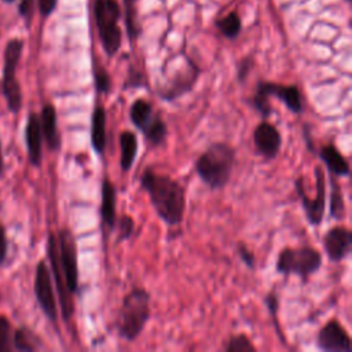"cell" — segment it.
Masks as SVG:
<instances>
[{"mask_svg": "<svg viewBox=\"0 0 352 352\" xmlns=\"http://www.w3.org/2000/svg\"><path fill=\"white\" fill-rule=\"evenodd\" d=\"M253 146L256 154L267 161L275 160L282 147V135L276 125L263 120L253 129Z\"/></svg>", "mask_w": 352, "mask_h": 352, "instance_id": "15", "label": "cell"}, {"mask_svg": "<svg viewBox=\"0 0 352 352\" xmlns=\"http://www.w3.org/2000/svg\"><path fill=\"white\" fill-rule=\"evenodd\" d=\"M12 346L16 351H37L41 348V340L33 330L28 327H18L12 333Z\"/></svg>", "mask_w": 352, "mask_h": 352, "instance_id": "24", "label": "cell"}, {"mask_svg": "<svg viewBox=\"0 0 352 352\" xmlns=\"http://www.w3.org/2000/svg\"><path fill=\"white\" fill-rule=\"evenodd\" d=\"M124 3V21L131 45L136 43L140 36V26L138 23V0H122Z\"/></svg>", "mask_w": 352, "mask_h": 352, "instance_id": "25", "label": "cell"}, {"mask_svg": "<svg viewBox=\"0 0 352 352\" xmlns=\"http://www.w3.org/2000/svg\"><path fill=\"white\" fill-rule=\"evenodd\" d=\"M106 124H107L106 109L100 102H96L91 116V146L99 158H103L106 151V144H107Z\"/></svg>", "mask_w": 352, "mask_h": 352, "instance_id": "19", "label": "cell"}, {"mask_svg": "<svg viewBox=\"0 0 352 352\" xmlns=\"http://www.w3.org/2000/svg\"><path fill=\"white\" fill-rule=\"evenodd\" d=\"M59 261L65 276L66 286L72 294L78 292V264H77V242L69 227L59 230L58 235Z\"/></svg>", "mask_w": 352, "mask_h": 352, "instance_id": "12", "label": "cell"}, {"mask_svg": "<svg viewBox=\"0 0 352 352\" xmlns=\"http://www.w3.org/2000/svg\"><path fill=\"white\" fill-rule=\"evenodd\" d=\"M346 1H349V0H346Z\"/></svg>", "mask_w": 352, "mask_h": 352, "instance_id": "40", "label": "cell"}, {"mask_svg": "<svg viewBox=\"0 0 352 352\" xmlns=\"http://www.w3.org/2000/svg\"><path fill=\"white\" fill-rule=\"evenodd\" d=\"M264 302L268 308V312L270 315L272 316V320H274V326L276 329V333H278V337L280 338V341L285 344V337L282 334V330H280V326H279V322H278V308H279V298H278V294L275 292H270L265 294V298H264Z\"/></svg>", "mask_w": 352, "mask_h": 352, "instance_id": "31", "label": "cell"}, {"mask_svg": "<svg viewBox=\"0 0 352 352\" xmlns=\"http://www.w3.org/2000/svg\"><path fill=\"white\" fill-rule=\"evenodd\" d=\"M7 257V234L3 224H0V265L6 261Z\"/></svg>", "mask_w": 352, "mask_h": 352, "instance_id": "36", "label": "cell"}, {"mask_svg": "<svg viewBox=\"0 0 352 352\" xmlns=\"http://www.w3.org/2000/svg\"><path fill=\"white\" fill-rule=\"evenodd\" d=\"M4 172V158H3V151H1V142H0V176Z\"/></svg>", "mask_w": 352, "mask_h": 352, "instance_id": "38", "label": "cell"}, {"mask_svg": "<svg viewBox=\"0 0 352 352\" xmlns=\"http://www.w3.org/2000/svg\"><path fill=\"white\" fill-rule=\"evenodd\" d=\"M94 84L99 94L107 95L111 92V77L110 73L99 63L94 62Z\"/></svg>", "mask_w": 352, "mask_h": 352, "instance_id": "29", "label": "cell"}, {"mask_svg": "<svg viewBox=\"0 0 352 352\" xmlns=\"http://www.w3.org/2000/svg\"><path fill=\"white\" fill-rule=\"evenodd\" d=\"M235 160L236 151L230 143L213 142L195 160L194 169L209 190H223L231 180Z\"/></svg>", "mask_w": 352, "mask_h": 352, "instance_id": "2", "label": "cell"}, {"mask_svg": "<svg viewBox=\"0 0 352 352\" xmlns=\"http://www.w3.org/2000/svg\"><path fill=\"white\" fill-rule=\"evenodd\" d=\"M23 51V41L21 38H11L4 48V67L1 78V91L11 113H18L22 107V89L16 78V66Z\"/></svg>", "mask_w": 352, "mask_h": 352, "instance_id": "8", "label": "cell"}, {"mask_svg": "<svg viewBox=\"0 0 352 352\" xmlns=\"http://www.w3.org/2000/svg\"><path fill=\"white\" fill-rule=\"evenodd\" d=\"M26 150L29 162L38 168L43 161V133L40 126V117L37 113L30 111L28 116V122L25 128Z\"/></svg>", "mask_w": 352, "mask_h": 352, "instance_id": "17", "label": "cell"}, {"mask_svg": "<svg viewBox=\"0 0 352 352\" xmlns=\"http://www.w3.org/2000/svg\"><path fill=\"white\" fill-rule=\"evenodd\" d=\"M38 117L43 140L51 151H58L62 146V138L58 129V116L55 106L52 103H45L41 107V113Z\"/></svg>", "mask_w": 352, "mask_h": 352, "instance_id": "18", "label": "cell"}, {"mask_svg": "<svg viewBox=\"0 0 352 352\" xmlns=\"http://www.w3.org/2000/svg\"><path fill=\"white\" fill-rule=\"evenodd\" d=\"M314 176H315V197L309 198L304 190V179L300 176L294 180V187L297 191V195L300 198L304 214L307 221L318 227L322 224L326 213V176L324 170L320 165H315L314 168Z\"/></svg>", "mask_w": 352, "mask_h": 352, "instance_id": "9", "label": "cell"}, {"mask_svg": "<svg viewBox=\"0 0 352 352\" xmlns=\"http://www.w3.org/2000/svg\"><path fill=\"white\" fill-rule=\"evenodd\" d=\"M216 28L220 30V33L230 40H234L239 36L242 30V21L236 11H231L223 18L216 21Z\"/></svg>", "mask_w": 352, "mask_h": 352, "instance_id": "26", "label": "cell"}, {"mask_svg": "<svg viewBox=\"0 0 352 352\" xmlns=\"http://www.w3.org/2000/svg\"><path fill=\"white\" fill-rule=\"evenodd\" d=\"M118 144H120V168L122 172H129L136 161L139 142L138 136L131 129H124L118 135Z\"/></svg>", "mask_w": 352, "mask_h": 352, "instance_id": "22", "label": "cell"}, {"mask_svg": "<svg viewBox=\"0 0 352 352\" xmlns=\"http://www.w3.org/2000/svg\"><path fill=\"white\" fill-rule=\"evenodd\" d=\"M318 157L327 168L329 173L336 177H348L351 175V168L348 160L337 148L334 143H326L318 150Z\"/></svg>", "mask_w": 352, "mask_h": 352, "instance_id": "21", "label": "cell"}, {"mask_svg": "<svg viewBox=\"0 0 352 352\" xmlns=\"http://www.w3.org/2000/svg\"><path fill=\"white\" fill-rule=\"evenodd\" d=\"M322 253L311 245L296 248L285 246L278 253L275 270L285 278L296 275L302 283H307L309 278L322 268Z\"/></svg>", "mask_w": 352, "mask_h": 352, "instance_id": "5", "label": "cell"}, {"mask_svg": "<svg viewBox=\"0 0 352 352\" xmlns=\"http://www.w3.org/2000/svg\"><path fill=\"white\" fill-rule=\"evenodd\" d=\"M330 184H331V191H330V217L336 221H341L346 216V206H345V199L342 194V188L337 182V177L330 175Z\"/></svg>", "mask_w": 352, "mask_h": 352, "instance_id": "23", "label": "cell"}, {"mask_svg": "<svg viewBox=\"0 0 352 352\" xmlns=\"http://www.w3.org/2000/svg\"><path fill=\"white\" fill-rule=\"evenodd\" d=\"M223 351H226V352H256L257 348L254 346V344L246 334L239 333V334L231 336L226 341V344L223 345Z\"/></svg>", "mask_w": 352, "mask_h": 352, "instance_id": "27", "label": "cell"}, {"mask_svg": "<svg viewBox=\"0 0 352 352\" xmlns=\"http://www.w3.org/2000/svg\"><path fill=\"white\" fill-rule=\"evenodd\" d=\"M199 77L198 65L186 58V63L180 69L175 70L168 78L158 85L157 95L164 102H173L191 92Z\"/></svg>", "mask_w": 352, "mask_h": 352, "instance_id": "10", "label": "cell"}, {"mask_svg": "<svg viewBox=\"0 0 352 352\" xmlns=\"http://www.w3.org/2000/svg\"><path fill=\"white\" fill-rule=\"evenodd\" d=\"M132 125L144 136L150 147H161L168 136V125L161 113L146 98H136L128 111Z\"/></svg>", "mask_w": 352, "mask_h": 352, "instance_id": "7", "label": "cell"}, {"mask_svg": "<svg viewBox=\"0 0 352 352\" xmlns=\"http://www.w3.org/2000/svg\"><path fill=\"white\" fill-rule=\"evenodd\" d=\"M150 301L144 287H133L124 296L116 316V329L122 340L132 342L143 333L151 316Z\"/></svg>", "mask_w": 352, "mask_h": 352, "instance_id": "3", "label": "cell"}, {"mask_svg": "<svg viewBox=\"0 0 352 352\" xmlns=\"http://www.w3.org/2000/svg\"><path fill=\"white\" fill-rule=\"evenodd\" d=\"M32 11H33V0H21V3H19V14L23 18L30 19Z\"/></svg>", "mask_w": 352, "mask_h": 352, "instance_id": "37", "label": "cell"}, {"mask_svg": "<svg viewBox=\"0 0 352 352\" xmlns=\"http://www.w3.org/2000/svg\"><path fill=\"white\" fill-rule=\"evenodd\" d=\"M34 296L36 300L43 311V314L51 320L56 322L58 319V307H56V298L52 285V276L51 271L44 260H40L36 265L34 272Z\"/></svg>", "mask_w": 352, "mask_h": 352, "instance_id": "13", "label": "cell"}, {"mask_svg": "<svg viewBox=\"0 0 352 352\" xmlns=\"http://www.w3.org/2000/svg\"><path fill=\"white\" fill-rule=\"evenodd\" d=\"M270 98L282 102L293 114H301L304 111L302 95L297 85L260 80L256 84L254 94L249 98V103L263 120H267L274 113Z\"/></svg>", "mask_w": 352, "mask_h": 352, "instance_id": "4", "label": "cell"}, {"mask_svg": "<svg viewBox=\"0 0 352 352\" xmlns=\"http://www.w3.org/2000/svg\"><path fill=\"white\" fill-rule=\"evenodd\" d=\"M316 345L324 352H351V336L338 319H329L316 334Z\"/></svg>", "mask_w": 352, "mask_h": 352, "instance_id": "14", "label": "cell"}, {"mask_svg": "<svg viewBox=\"0 0 352 352\" xmlns=\"http://www.w3.org/2000/svg\"><path fill=\"white\" fill-rule=\"evenodd\" d=\"M252 69H253V58L252 56L242 58L239 65H238V69H236V78H238V81L243 82L249 77Z\"/></svg>", "mask_w": 352, "mask_h": 352, "instance_id": "33", "label": "cell"}, {"mask_svg": "<svg viewBox=\"0 0 352 352\" xmlns=\"http://www.w3.org/2000/svg\"><path fill=\"white\" fill-rule=\"evenodd\" d=\"M236 253L239 256V258L242 260V263L250 268V270H254L256 268V257H254V253L248 248V245L243 242V241H239L236 243Z\"/></svg>", "mask_w": 352, "mask_h": 352, "instance_id": "32", "label": "cell"}, {"mask_svg": "<svg viewBox=\"0 0 352 352\" xmlns=\"http://www.w3.org/2000/svg\"><path fill=\"white\" fill-rule=\"evenodd\" d=\"M114 231L117 234L116 243L128 241L133 235V232H135V220H133V217H131L128 214H121L120 217L117 216Z\"/></svg>", "mask_w": 352, "mask_h": 352, "instance_id": "28", "label": "cell"}, {"mask_svg": "<svg viewBox=\"0 0 352 352\" xmlns=\"http://www.w3.org/2000/svg\"><path fill=\"white\" fill-rule=\"evenodd\" d=\"M12 327L7 316L0 315V352L12 351Z\"/></svg>", "mask_w": 352, "mask_h": 352, "instance_id": "30", "label": "cell"}, {"mask_svg": "<svg viewBox=\"0 0 352 352\" xmlns=\"http://www.w3.org/2000/svg\"><path fill=\"white\" fill-rule=\"evenodd\" d=\"M94 16L96 22L98 36L104 54L113 58L121 48L122 33L118 26L121 8L117 0H95Z\"/></svg>", "mask_w": 352, "mask_h": 352, "instance_id": "6", "label": "cell"}, {"mask_svg": "<svg viewBox=\"0 0 352 352\" xmlns=\"http://www.w3.org/2000/svg\"><path fill=\"white\" fill-rule=\"evenodd\" d=\"M47 256L51 264V276L55 280L59 304H60V314L62 319L65 322H69L74 314V302H73V294L69 292L65 276L62 272L60 261H59V248H58V238L55 232H50L47 238Z\"/></svg>", "mask_w": 352, "mask_h": 352, "instance_id": "11", "label": "cell"}, {"mask_svg": "<svg viewBox=\"0 0 352 352\" xmlns=\"http://www.w3.org/2000/svg\"><path fill=\"white\" fill-rule=\"evenodd\" d=\"M117 190L114 183L109 177L102 179L100 184V219L110 232L114 231L117 220Z\"/></svg>", "mask_w": 352, "mask_h": 352, "instance_id": "20", "label": "cell"}, {"mask_svg": "<svg viewBox=\"0 0 352 352\" xmlns=\"http://www.w3.org/2000/svg\"><path fill=\"white\" fill-rule=\"evenodd\" d=\"M139 183L146 191L157 216L169 227L182 224L186 212V187L168 173H160L147 166L139 176Z\"/></svg>", "mask_w": 352, "mask_h": 352, "instance_id": "1", "label": "cell"}, {"mask_svg": "<svg viewBox=\"0 0 352 352\" xmlns=\"http://www.w3.org/2000/svg\"><path fill=\"white\" fill-rule=\"evenodd\" d=\"M4 1H6V3H14L15 0H4Z\"/></svg>", "mask_w": 352, "mask_h": 352, "instance_id": "39", "label": "cell"}, {"mask_svg": "<svg viewBox=\"0 0 352 352\" xmlns=\"http://www.w3.org/2000/svg\"><path fill=\"white\" fill-rule=\"evenodd\" d=\"M56 4H58V0H37L38 11L44 18L50 16L54 12V10L56 8Z\"/></svg>", "mask_w": 352, "mask_h": 352, "instance_id": "35", "label": "cell"}, {"mask_svg": "<svg viewBox=\"0 0 352 352\" xmlns=\"http://www.w3.org/2000/svg\"><path fill=\"white\" fill-rule=\"evenodd\" d=\"M143 74L138 70H135L132 66L129 67V72H128V77L125 80V84H124V89H129V88H139V87H143Z\"/></svg>", "mask_w": 352, "mask_h": 352, "instance_id": "34", "label": "cell"}, {"mask_svg": "<svg viewBox=\"0 0 352 352\" xmlns=\"http://www.w3.org/2000/svg\"><path fill=\"white\" fill-rule=\"evenodd\" d=\"M352 231L345 226H334L323 235V249L327 258L337 264L351 254Z\"/></svg>", "mask_w": 352, "mask_h": 352, "instance_id": "16", "label": "cell"}]
</instances>
